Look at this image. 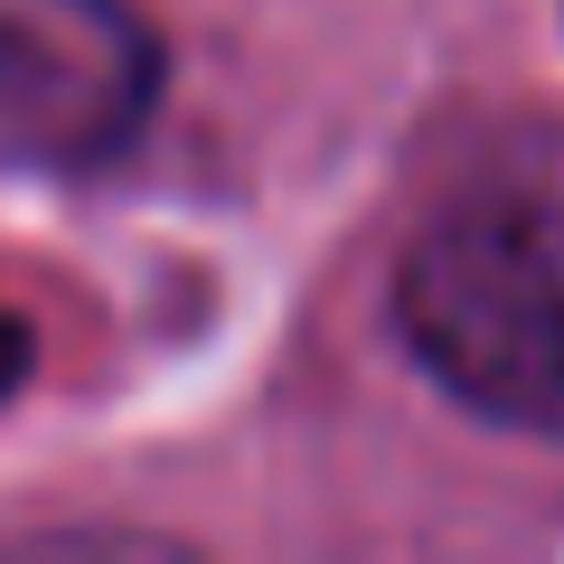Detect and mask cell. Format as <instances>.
I'll use <instances>...</instances> for the list:
<instances>
[{
	"mask_svg": "<svg viewBox=\"0 0 564 564\" xmlns=\"http://www.w3.org/2000/svg\"><path fill=\"white\" fill-rule=\"evenodd\" d=\"M395 311L462 404L564 433V151L489 161L452 188L404 245Z\"/></svg>",
	"mask_w": 564,
	"mask_h": 564,
	"instance_id": "1",
	"label": "cell"
},
{
	"mask_svg": "<svg viewBox=\"0 0 564 564\" xmlns=\"http://www.w3.org/2000/svg\"><path fill=\"white\" fill-rule=\"evenodd\" d=\"M151 29L122 0H0V170H85L151 113Z\"/></svg>",
	"mask_w": 564,
	"mask_h": 564,
	"instance_id": "2",
	"label": "cell"
},
{
	"mask_svg": "<svg viewBox=\"0 0 564 564\" xmlns=\"http://www.w3.org/2000/svg\"><path fill=\"white\" fill-rule=\"evenodd\" d=\"M10 377H20V329L0 321V386H10Z\"/></svg>",
	"mask_w": 564,
	"mask_h": 564,
	"instance_id": "3",
	"label": "cell"
}]
</instances>
